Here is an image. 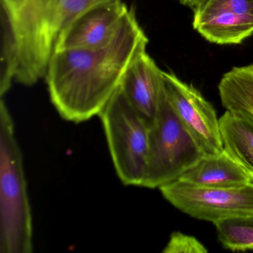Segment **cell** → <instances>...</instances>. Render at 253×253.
<instances>
[{"label": "cell", "instance_id": "cell-1", "mask_svg": "<svg viewBox=\"0 0 253 253\" xmlns=\"http://www.w3.org/2000/svg\"><path fill=\"white\" fill-rule=\"evenodd\" d=\"M148 42L131 8L107 45L54 51L45 78L50 98L61 118L78 124L99 116Z\"/></svg>", "mask_w": 253, "mask_h": 253}, {"label": "cell", "instance_id": "cell-2", "mask_svg": "<svg viewBox=\"0 0 253 253\" xmlns=\"http://www.w3.org/2000/svg\"><path fill=\"white\" fill-rule=\"evenodd\" d=\"M112 0H0V93L12 81L32 85L46 75L61 34L88 8Z\"/></svg>", "mask_w": 253, "mask_h": 253}, {"label": "cell", "instance_id": "cell-3", "mask_svg": "<svg viewBox=\"0 0 253 253\" xmlns=\"http://www.w3.org/2000/svg\"><path fill=\"white\" fill-rule=\"evenodd\" d=\"M33 222L12 117L0 103V253H30Z\"/></svg>", "mask_w": 253, "mask_h": 253}, {"label": "cell", "instance_id": "cell-4", "mask_svg": "<svg viewBox=\"0 0 253 253\" xmlns=\"http://www.w3.org/2000/svg\"><path fill=\"white\" fill-rule=\"evenodd\" d=\"M204 156L173 110L164 92L149 126L143 187L159 189L177 180Z\"/></svg>", "mask_w": 253, "mask_h": 253}, {"label": "cell", "instance_id": "cell-5", "mask_svg": "<svg viewBox=\"0 0 253 253\" xmlns=\"http://www.w3.org/2000/svg\"><path fill=\"white\" fill-rule=\"evenodd\" d=\"M118 177L127 186H142L149 144V126L121 87L99 115Z\"/></svg>", "mask_w": 253, "mask_h": 253}, {"label": "cell", "instance_id": "cell-6", "mask_svg": "<svg viewBox=\"0 0 253 253\" xmlns=\"http://www.w3.org/2000/svg\"><path fill=\"white\" fill-rule=\"evenodd\" d=\"M163 196L182 212L214 223L253 214V183L233 188H203L176 180L159 188Z\"/></svg>", "mask_w": 253, "mask_h": 253}, {"label": "cell", "instance_id": "cell-7", "mask_svg": "<svg viewBox=\"0 0 253 253\" xmlns=\"http://www.w3.org/2000/svg\"><path fill=\"white\" fill-rule=\"evenodd\" d=\"M167 99L177 118L204 155L223 150L220 122L212 105L193 85L163 72Z\"/></svg>", "mask_w": 253, "mask_h": 253}, {"label": "cell", "instance_id": "cell-8", "mask_svg": "<svg viewBox=\"0 0 253 253\" xmlns=\"http://www.w3.org/2000/svg\"><path fill=\"white\" fill-rule=\"evenodd\" d=\"M128 10L122 0H112L91 7L78 16L61 34L54 51L107 45Z\"/></svg>", "mask_w": 253, "mask_h": 253}, {"label": "cell", "instance_id": "cell-9", "mask_svg": "<svg viewBox=\"0 0 253 253\" xmlns=\"http://www.w3.org/2000/svg\"><path fill=\"white\" fill-rule=\"evenodd\" d=\"M120 87L128 101L150 126L158 113L164 92V82L163 71L146 50L133 59Z\"/></svg>", "mask_w": 253, "mask_h": 253}, {"label": "cell", "instance_id": "cell-10", "mask_svg": "<svg viewBox=\"0 0 253 253\" xmlns=\"http://www.w3.org/2000/svg\"><path fill=\"white\" fill-rule=\"evenodd\" d=\"M177 180L203 188H233L253 183V175L227 151L204 155Z\"/></svg>", "mask_w": 253, "mask_h": 253}, {"label": "cell", "instance_id": "cell-11", "mask_svg": "<svg viewBox=\"0 0 253 253\" xmlns=\"http://www.w3.org/2000/svg\"><path fill=\"white\" fill-rule=\"evenodd\" d=\"M194 29L218 45H236L253 35V17L222 11L194 12Z\"/></svg>", "mask_w": 253, "mask_h": 253}, {"label": "cell", "instance_id": "cell-12", "mask_svg": "<svg viewBox=\"0 0 253 253\" xmlns=\"http://www.w3.org/2000/svg\"><path fill=\"white\" fill-rule=\"evenodd\" d=\"M219 122L223 149L253 175V118L226 111Z\"/></svg>", "mask_w": 253, "mask_h": 253}, {"label": "cell", "instance_id": "cell-13", "mask_svg": "<svg viewBox=\"0 0 253 253\" xmlns=\"http://www.w3.org/2000/svg\"><path fill=\"white\" fill-rule=\"evenodd\" d=\"M219 242L231 251L253 250V214L237 216L214 223Z\"/></svg>", "mask_w": 253, "mask_h": 253}, {"label": "cell", "instance_id": "cell-14", "mask_svg": "<svg viewBox=\"0 0 253 253\" xmlns=\"http://www.w3.org/2000/svg\"><path fill=\"white\" fill-rule=\"evenodd\" d=\"M194 12L222 11L253 17V0H202Z\"/></svg>", "mask_w": 253, "mask_h": 253}, {"label": "cell", "instance_id": "cell-15", "mask_svg": "<svg viewBox=\"0 0 253 253\" xmlns=\"http://www.w3.org/2000/svg\"><path fill=\"white\" fill-rule=\"evenodd\" d=\"M164 253H207L208 250L192 235L180 232H174L163 250Z\"/></svg>", "mask_w": 253, "mask_h": 253}, {"label": "cell", "instance_id": "cell-16", "mask_svg": "<svg viewBox=\"0 0 253 253\" xmlns=\"http://www.w3.org/2000/svg\"><path fill=\"white\" fill-rule=\"evenodd\" d=\"M178 1L182 5L194 9L202 0H178Z\"/></svg>", "mask_w": 253, "mask_h": 253}]
</instances>
